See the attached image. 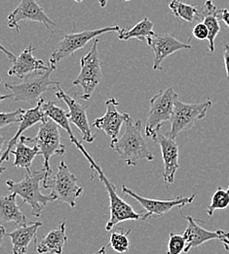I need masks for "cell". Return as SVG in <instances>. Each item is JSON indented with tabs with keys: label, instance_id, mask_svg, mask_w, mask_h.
Wrapping results in <instances>:
<instances>
[{
	"label": "cell",
	"instance_id": "obj_37",
	"mask_svg": "<svg viewBox=\"0 0 229 254\" xmlns=\"http://www.w3.org/2000/svg\"><path fill=\"white\" fill-rule=\"evenodd\" d=\"M225 245V249L228 251V252H229V243H228V244H224Z\"/></svg>",
	"mask_w": 229,
	"mask_h": 254
},
{
	"label": "cell",
	"instance_id": "obj_28",
	"mask_svg": "<svg viewBox=\"0 0 229 254\" xmlns=\"http://www.w3.org/2000/svg\"><path fill=\"white\" fill-rule=\"evenodd\" d=\"M131 230L125 231L120 228L119 230L113 231L109 237V246L117 254H126L130 249L129 235Z\"/></svg>",
	"mask_w": 229,
	"mask_h": 254
},
{
	"label": "cell",
	"instance_id": "obj_15",
	"mask_svg": "<svg viewBox=\"0 0 229 254\" xmlns=\"http://www.w3.org/2000/svg\"><path fill=\"white\" fill-rule=\"evenodd\" d=\"M106 112L105 114L94 121L93 127L102 130L109 138L110 144L114 143L120 135L122 126L127 123L131 116L127 113H119L117 107L119 103L115 98H109L105 101Z\"/></svg>",
	"mask_w": 229,
	"mask_h": 254
},
{
	"label": "cell",
	"instance_id": "obj_3",
	"mask_svg": "<svg viewBox=\"0 0 229 254\" xmlns=\"http://www.w3.org/2000/svg\"><path fill=\"white\" fill-rule=\"evenodd\" d=\"M142 122L133 121L130 118L125 124L124 133L110 144L111 149L116 152L128 166H136L141 159L152 161L153 154L149 151L141 133Z\"/></svg>",
	"mask_w": 229,
	"mask_h": 254
},
{
	"label": "cell",
	"instance_id": "obj_5",
	"mask_svg": "<svg viewBox=\"0 0 229 254\" xmlns=\"http://www.w3.org/2000/svg\"><path fill=\"white\" fill-rule=\"evenodd\" d=\"M179 100L178 93L172 87L159 91L149 101V109L145 125V135L154 142L165 122L171 121L175 104Z\"/></svg>",
	"mask_w": 229,
	"mask_h": 254
},
{
	"label": "cell",
	"instance_id": "obj_34",
	"mask_svg": "<svg viewBox=\"0 0 229 254\" xmlns=\"http://www.w3.org/2000/svg\"><path fill=\"white\" fill-rule=\"evenodd\" d=\"M220 19L229 27V11L228 9H221V17Z\"/></svg>",
	"mask_w": 229,
	"mask_h": 254
},
{
	"label": "cell",
	"instance_id": "obj_36",
	"mask_svg": "<svg viewBox=\"0 0 229 254\" xmlns=\"http://www.w3.org/2000/svg\"><path fill=\"white\" fill-rule=\"evenodd\" d=\"M98 4H99V6L101 7V8H104L105 6H106V4H107V2H108V0H98Z\"/></svg>",
	"mask_w": 229,
	"mask_h": 254
},
{
	"label": "cell",
	"instance_id": "obj_7",
	"mask_svg": "<svg viewBox=\"0 0 229 254\" xmlns=\"http://www.w3.org/2000/svg\"><path fill=\"white\" fill-rule=\"evenodd\" d=\"M27 143H33L40 150L44 159L43 167L47 170L49 176L52 175L50 159L54 156L64 157L66 155V146L62 143L59 126L49 118L39 127L35 137L30 138L24 136Z\"/></svg>",
	"mask_w": 229,
	"mask_h": 254
},
{
	"label": "cell",
	"instance_id": "obj_21",
	"mask_svg": "<svg viewBox=\"0 0 229 254\" xmlns=\"http://www.w3.org/2000/svg\"><path fill=\"white\" fill-rule=\"evenodd\" d=\"M68 238L66 233V220L60 223L58 229L50 231L37 245L38 254H62L64 253Z\"/></svg>",
	"mask_w": 229,
	"mask_h": 254
},
{
	"label": "cell",
	"instance_id": "obj_33",
	"mask_svg": "<svg viewBox=\"0 0 229 254\" xmlns=\"http://www.w3.org/2000/svg\"><path fill=\"white\" fill-rule=\"evenodd\" d=\"M224 60L227 70V77L229 80V44H225V51H224Z\"/></svg>",
	"mask_w": 229,
	"mask_h": 254
},
{
	"label": "cell",
	"instance_id": "obj_6",
	"mask_svg": "<svg viewBox=\"0 0 229 254\" xmlns=\"http://www.w3.org/2000/svg\"><path fill=\"white\" fill-rule=\"evenodd\" d=\"M44 189H50L57 200L67 203L70 207L76 206V199L83 193V188L78 185L77 177L68 169L66 161H60L55 174L47 177L43 182Z\"/></svg>",
	"mask_w": 229,
	"mask_h": 254
},
{
	"label": "cell",
	"instance_id": "obj_19",
	"mask_svg": "<svg viewBox=\"0 0 229 254\" xmlns=\"http://www.w3.org/2000/svg\"><path fill=\"white\" fill-rule=\"evenodd\" d=\"M44 100H45L44 98H40L34 108H32V109L26 111V113L24 115V118H23V121L20 123V126L18 127L17 132L8 141L7 147L1 155V159H0L1 164L5 161L9 160V156L11 155V152H12L13 148L19 142L20 138L23 136V133L25 131H27L29 128L33 127V126H35L37 124H43L47 121L48 118L46 117V115H45V113L42 109V105H43Z\"/></svg>",
	"mask_w": 229,
	"mask_h": 254
},
{
	"label": "cell",
	"instance_id": "obj_25",
	"mask_svg": "<svg viewBox=\"0 0 229 254\" xmlns=\"http://www.w3.org/2000/svg\"><path fill=\"white\" fill-rule=\"evenodd\" d=\"M154 24L147 18L142 19L136 24L132 29L121 30L118 33V39L124 41H131L132 39H137L140 41L149 43V41L155 36Z\"/></svg>",
	"mask_w": 229,
	"mask_h": 254
},
{
	"label": "cell",
	"instance_id": "obj_20",
	"mask_svg": "<svg viewBox=\"0 0 229 254\" xmlns=\"http://www.w3.org/2000/svg\"><path fill=\"white\" fill-rule=\"evenodd\" d=\"M42 226L39 221L30 222L28 225L18 227L13 232L6 233V237L11 240L13 254H27L33 240L36 242L37 230Z\"/></svg>",
	"mask_w": 229,
	"mask_h": 254
},
{
	"label": "cell",
	"instance_id": "obj_9",
	"mask_svg": "<svg viewBox=\"0 0 229 254\" xmlns=\"http://www.w3.org/2000/svg\"><path fill=\"white\" fill-rule=\"evenodd\" d=\"M212 105L213 102L209 99L196 104L183 103L178 100L175 104L174 112L170 121L171 129L167 132L168 135L177 139L180 133L190 129L198 121L203 120Z\"/></svg>",
	"mask_w": 229,
	"mask_h": 254
},
{
	"label": "cell",
	"instance_id": "obj_26",
	"mask_svg": "<svg viewBox=\"0 0 229 254\" xmlns=\"http://www.w3.org/2000/svg\"><path fill=\"white\" fill-rule=\"evenodd\" d=\"M42 109L47 118L52 120L55 124H57L59 127H62L66 131L69 136L70 141L75 138L72 133L71 127H70L68 112H66L62 108L58 107L54 102L46 101V100H44V102H43Z\"/></svg>",
	"mask_w": 229,
	"mask_h": 254
},
{
	"label": "cell",
	"instance_id": "obj_12",
	"mask_svg": "<svg viewBox=\"0 0 229 254\" xmlns=\"http://www.w3.org/2000/svg\"><path fill=\"white\" fill-rule=\"evenodd\" d=\"M1 50L6 54L12 63L10 69L8 70V74L10 76L25 79L30 74L35 72H44L50 67L49 64L44 63V61L34 57L33 51L35 50V47H33L32 43L18 56L8 51L3 45H1Z\"/></svg>",
	"mask_w": 229,
	"mask_h": 254
},
{
	"label": "cell",
	"instance_id": "obj_18",
	"mask_svg": "<svg viewBox=\"0 0 229 254\" xmlns=\"http://www.w3.org/2000/svg\"><path fill=\"white\" fill-rule=\"evenodd\" d=\"M177 139L172 138L168 133H158V136L155 140L160 146L162 159L164 162L163 176L164 182L168 187L169 184L175 182V176L177 171L180 168L179 164V146L177 144Z\"/></svg>",
	"mask_w": 229,
	"mask_h": 254
},
{
	"label": "cell",
	"instance_id": "obj_2",
	"mask_svg": "<svg viewBox=\"0 0 229 254\" xmlns=\"http://www.w3.org/2000/svg\"><path fill=\"white\" fill-rule=\"evenodd\" d=\"M49 174L43 167L40 170H28L25 177L20 182L11 179L6 181V185L10 192H14L23 199V204L27 203L32 208V215L40 218L44 207L55 200L57 197L53 194H44L40 190V183L43 182Z\"/></svg>",
	"mask_w": 229,
	"mask_h": 254
},
{
	"label": "cell",
	"instance_id": "obj_11",
	"mask_svg": "<svg viewBox=\"0 0 229 254\" xmlns=\"http://www.w3.org/2000/svg\"><path fill=\"white\" fill-rule=\"evenodd\" d=\"M122 192L127 196L136 199L144 209V214L141 215L142 221H146L152 217L159 218L165 214L172 211L174 208H183L187 204H190L195 199L196 194L192 193L187 196H177L172 199H154L147 198L142 195H139L129 189L127 186H122Z\"/></svg>",
	"mask_w": 229,
	"mask_h": 254
},
{
	"label": "cell",
	"instance_id": "obj_8",
	"mask_svg": "<svg viewBox=\"0 0 229 254\" xmlns=\"http://www.w3.org/2000/svg\"><path fill=\"white\" fill-rule=\"evenodd\" d=\"M98 39L93 40L90 51L81 58V69L77 77L72 82L75 86L82 87L81 98L88 101L102 79L101 64L98 49Z\"/></svg>",
	"mask_w": 229,
	"mask_h": 254
},
{
	"label": "cell",
	"instance_id": "obj_31",
	"mask_svg": "<svg viewBox=\"0 0 229 254\" xmlns=\"http://www.w3.org/2000/svg\"><path fill=\"white\" fill-rule=\"evenodd\" d=\"M26 113V110L19 108L13 112L8 113H1L0 114V127H8L13 124H20L23 121L24 115Z\"/></svg>",
	"mask_w": 229,
	"mask_h": 254
},
{
	"label": "cell",
	"instance_id": "obj_13",
	"mask_svg": "<svg viewBox=\"0 0 229 254\" xmlns=\"http://www.w3.org/2000/svg\"><path fill=\"white\" fill-rule=\"evenodd\" d=\"M55 95L59 100L66 103L68 108L70 124L74 125L78 128L82 136V140L87 143H93L96 139V136L92 133L91 127L89 125L87 116V106L79 103L75 98L66 93L60 86V84L56 87Z\"/></svg>",
	"mask_w": 229,
	"mask_h": 254
},
{
	"label": "cell",
	"instance_id": "obj_1",
	"mask_svg": "<svg viewBox=\"0 0 229 254\" xmlns=\"http://www.w3.org/2000/svg\"><path fill=\"white\" fill-rule=\"evenodd\" d=\"M71 142L83 154L85 159L89 161L90 168H91V171H92V177L91 178H93L95 176H98V179L104 185V188L108 193V197H109V201H110L109 202L110 216H109V219L105 225V230L107 232H109L116 225H118L120 223L125 222V221L140 220L141 215L138 212H137L133 208V206H131L128 202H126L123 198H121L118 195V193L116 191L115 185L104 175L102 169L99 167L97 161L88 153V151L84 148V146L76 138L71 140Z\"/></svg>",
	"mask_w": 229,
	"mask_h": 254
},
{
	"label": "cell",
	"instance_id": "obj_10",
	"mask_svg": "<svg viewBox=\"0 0 229 254\" xmlns=\"http://www.w3.org/2000/svg\"><path fill=\"white\" fill-rule=\"evenodd\" d=\"M120 31L121 29L118 26H112L91 31L67 33L58 43L53 53L51 54L49 64L56 66V64L59 62L73 55L76 51L84 48L88 42L95 40L101 34L119 32Z\"/></svg>",
	"mask_w": 229,
	"mask_h": 254
},
{
	"label": "cell",
	"instance_id": "obj_35",
	"mask_svg": "<svg viewBox=\"0 0 229 254\" xmlns=\"http://www.w3.org/2000/svg\"><path fill=\"white\" fill-rule=\"evenodd\" d=\"M106 254V251H105V247H101L99 250H98L97 253H94V254Z\"/></svg>",
	"mask_w": 229,
	"mask_h": 254
},
{
	"label": "cell",
	"instance_id": "obj_16",
	"mask_svg": "<svg viewBox=\"0 0 229 254\" xmlns=\"http://www.w3.org/2000/svg\"><path fill=\"white\" fill-rule=\"evenodd\" d=\"M183 217L187 221V227L183 233L187 242L184 254H188L192 249H196L213 240H220L222 243L229 240V232L224 230L209 231L198 225L197 222L200 220L194 219L192 216L183 215Z\"/></svg>",
	"mask_w": 229,
	"mask_h": 254
},
{
	"label": "cell",
	"instance_id": "obj_40",
	"mask_svg": "<svg viewBox=\"0 0 229 254\" xmlns=\"http://www.w3.org/2000/svg\"><path fill=\"white\" fill-rule=\"evenodd\" d=\"M124 1H130V0H124Z\"/></svg>",
	"mask_w": 229,
	"mask_h": 254
},
{
	"label": "cell",
	"instance_id": "obj_38",
	"mask_svg": "<svg viewBox=\"0 0 229 254\" xmlns=\"http://www.w3.org/2000/svg\"><path fill=\"white\" fill-rule=\"evenodd\" d=\"M75 2H77V3H81L83 0H74Z\"/></svg>",
	"mask_w": 229,
	"mask_h": 254
},
{
	"label": "cell",
	"instance_id": "obj_24",
	"mask_svg": "<svg viewBox=\"0 0 229 254\" xmlns=\"http://www.w3.org/2000/svg\"><path fill=\"white\" fill-rule=\"evenodd\" d=\"M11 155L15 156V160L13 162V166L17 168H24L26 171L31 169L34 159L40 155V150L37 146L30 147L27 145V141L24 136H22L19 142L16 144L15 149L12 150Z\"/></svg>",
	"mask_w": 229,
	"mask_h": 254
},
{
	"label": "cell",
	"instance_id": "obj_32",
	"mask_svg": "<svg viewBox=\"0 0 229 254\" xmlns=\"http://www.w3.org/2000/svg\"><path fill=\"white\" fill-rule=\"evenodd\" d=\"M192 34L198 40H208L209 30L203 22H198L192 29Z\"/></svg>",
	"mask_w": 229,
	"mask_h": 254
},
{
	"label": "cell",
	"instance_id": "obj_4",
	"mask_svg": "<svg viewBox=\"0 0 229 254\" xmlns=\"http://www.w3.org/2000/svg\"><path fill=\"white\" fill-rule=\"evenodd\" d=\"M50 67L44 72H35L28 75L22 83H8L5 82V89L10 90L11 94L1 96V102L6 99H12L14 102H26L33 104L38 102L43 93L56 89L59 81L53 80L51 74L56 66L49 64Z\"/></svg>",
	"mask_w": 229,
	"mask_h": 254
},
{
	"label": "cell",
	"instance_id": "obj_14",
	"mask_svg": "<svg viewBox=\"0 0 229 254\" xmlns=\"http://www.w3.org/2000/svg\"><path fill=\"white\" fill-rule=\"evenodd\" d=\"M26 21L43 24L49 31H51L50 26L56 25L47 16L36 0H21L20 4L8 16L7 26L9 29H14L16 32H20V23Z\"/></svg>",
	"mask_w": 229,
	"mask_h": 254
},
{
	"label": "cell",
	"instance_id": "obj_27",
	"mask_svg": "<svg viewBox=\"0 0 229 254\" xmlns=\"http://www.w3.org/2000/svg\"><path fill=\"white\" fill-rule=\"evenodd\" d=\"M169 8L176 18L187 23L193 22L200 16L196 5L187 4L182 0H171Z\"/></svg>",
	"mask_w": 229,
	"mask_h": 254
},
{
	"label": "cell",
	"instance_id": "obj_23",
	"mask_svg": "<svg viewBox=\"0 0 229 254\" xmlns=\"http://www.w3.org/2000/svg\"><path fill=\"white\" fill-rule=\"evenodd\" d=\"M221 9H219L212 0H207L204 4V11L202 13L203 23L209 30V50L210 52L215 51V40L221 32L220 25Z\"/></svg>",
	"mask_w": 229,
	"mask_h": 254
},
{
	"label": "cell",
	"instance_id": "obj_29",
	"mask_svg": "<svg viewBox=\"0 0 229 254\" xmlns=\"http://www.w3.org/2000/svg\"><path fill=\"white\" fill-rule=\"evenodd\" d=\"M229 206V187L225 190L219 187L211 198V202L207 207V213L209 216H213L216 210H224Z\"/></svg>",
	"mask_w": 229,
	"mask_h": 254
},
{
	"label": "cell",
	"instance_id": "obj_30",
	"mask_svg": "<svg viewBox=\"0 0 229 254\" xmlns=\"http://www.w3.org/2000/svg\"><path fill=\"white\" fill-rule=\"evenodd\" d=\"M187 242L183 234L171 233L168 242L167 254H181L184 253Z\"/></svg>",
	"mask_w": 229,
	"mask_h": 254
},
{
	"label": "cell",
	"instance_id": "obj_17",
	"mask_svg": "<svg viewBox=\"0 0 229 254\" xmlns=\"http://www.w3.org/2000/svg\"><path fill=\"white\" fill-rule=\"evenodd\" d=\"M153 53V69L161 70L166 58L181 50L191 49V44L180 41L173 34L165 33L155 35L147 44Z\"/></svg>",
	"mask_w": 229,
	"mask_h": 254
},
{
	"label": "cell",
	"instance_id": "obj_39",
	"mask_svg": "<svg viewBox=\"0 0 229 254\" xmlns=\"http://www.w3.org/2000/svg\"><path fill=\"white\" fill-rule=\"evenodd\" d=\"M228 243H229V240H228V241H226V242H224L223 244H228Z\"/></svg>",
	"mask_w": 229,
	"mask_h": 254
},
{
	"label": "cell",
	"instance_id": "obj_22",
	"mask_svg": "<svg viewBox=\"0 0 229 254\" xmlns=\"http://www.w3.org/2000/svg\"><path fill=\"white\" fill-rule=\"evenodd\" d=\"M0 221L1 223H14L18 227L28 225L26 215L21 211V205L17 204V194H10L0 197Z\"/></svg>",
	"mask_w": 229,
	"mask_h": 254
}]
</instances>
